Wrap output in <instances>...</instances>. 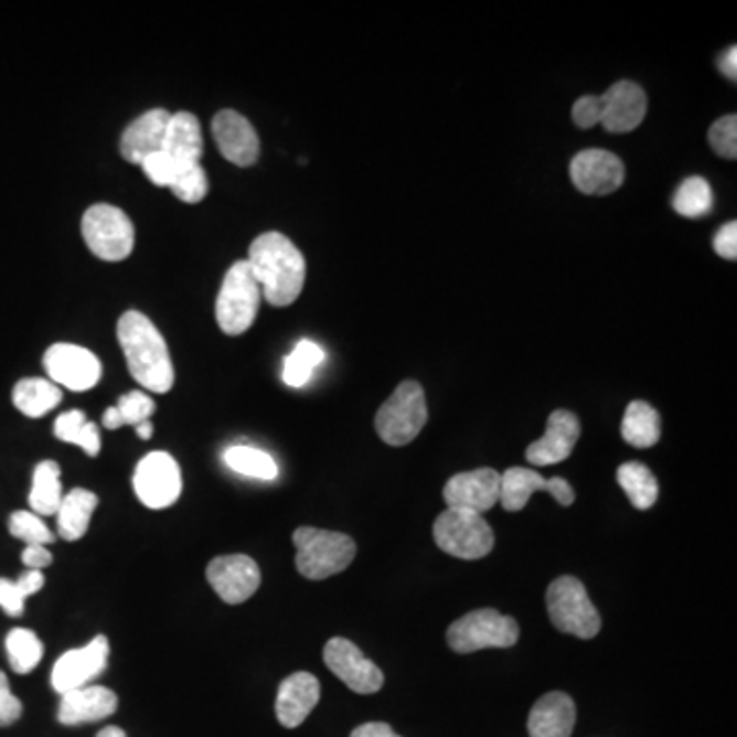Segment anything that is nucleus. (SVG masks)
Listing matches in <instances>:
<instances>
[{
  "label": "nucleus",
  "instance_id": "nucleus-1",
  "mask_svg": "<svg viewBox=\"0 0 737 737\" xmlns=\"http://www.w3.org/2000/svg\"><path fill=\"white\" fill-rule=\"evenodd\" d=\"M246 263L253 269L263 298L270 306L287 308L301 296L306 284V258L285 234H260L250 244Z\"/></svg>",
  "mask_w": 737,
  "mask_h": 737
},
{
  "label": "nucleus",
  "instance_id": "nucleus-2",
  "mask_svg": "<svg viewBox=\"0 0 737 737\" xmlns=\"http://www.w3.org/2000/svg\"><path fill=\"white\" fill-rule=\"evenodd\" d=\"M117 341L128 361L129 375L154 394H167L174 385L169 344L154 322L142 312L129 310L117 322Z\"/></svg>",
  "mask_w": 737,
  "mask_h": 737
},
{
  "label": "nucleus",
  "instance_id": "nucleus-3",
  "mask_svg": "<svg viewBox=\"0 0 737 737\" xmlns=\"http://www.w3.org/2000/svg\"><path fill=\"white\" fill-rule=\"evenodd\" d=\"M296 566L308 580H327L353 564L356 555L355 541L344 533L299 526L293 533Z\"/></svg>",
  "mask_w": 737,
  "mask_h": 737
},
{
  "label": "nucleus",
  "instance_id": "nucleus-4",
  "mask_svg": "<svg viewBox=\"0 0 737 737\" xmlns=\"http://www.w3.org/2000/svg\"><path fill=\"white\" fill-rule=\"evenodd\" d=\"M260 287L246 260H238L227 269L222 289L215 299V320L227 337H241L255 324L260 308Z\"/></svg>",
  "mask_w": 737,
  "mask_h": 737
},
{
  "label": "nucleus",
  "instance_id": "nucleus-5",
  "mask_svg": "<svg viewBox=\"0 0 737 737\" xmlns=\"http://www.w3.org/2000/svg\"><path fill=\"white\" fill-rule=\"evenodd\" d=\"M426 420L428 408L423 385L418 382H402L377 412L375 430L383 442L404 447L420 435Z\"/></svg>",
  "mask_w": 737,
  "mask_h": 737
},
{
  "label": "nucleus",
  "instance_id": "nucleus-6",
  "mask_svg": "<svg viewBox=\"0 0 737 737\" xmlns=\"http://www.w3.org/2000/svg\"><path fill=\"white\" fill-rule=\"evenodd\" d=\"M81 229L88 250L107 263L126 260L136 246V229L128 213L109 203L88 207Z\"/></svg>",
  "mask_w": 737,
  "mask_h": 737
},
{
  "label": "nucleus",
  "instance_id": "nucleus-7",
  "mask_svg": "<svg viewBox=\"0 0 737 737\" xmlns=\"http://www.w3.org/2000/svg\"><path fill=\"white\" fill-rule=\"evenodd\" d=\"M547 610L552 623L569 635L592 639L598 635L602 621L584 584L578 578L562 576L547 588Z\"/></svg>",
  "mask_w": 737,
  "mask_h": 737
},
{
  "label": "nucleus",
  "instance_id": "nucleus-8",
  "mask_svg": "<svg viewBox=\"0 0 737 737\" xmlns=\"http://www.w3.org/2000/svg\"><path fill=\"white\" fill-rule=\"evenodd\" d=\"M435 543L459 559H482L494 547V531L483 514L447 509L432 526Z\"/></svg>",
  "mask_w": 737,
  "mask_h": 737
},
{
  "label": "nucleus",
  "instance_id": "nucleus-9",
  "mask_svg": "<svg viewBox=\"0 0 737 737\" xmlns=\"http://www.w3.org/2000/svg\"><path fill=\"white\" fill-rule=\"evenodd\" d=\"M521 635L519 623L494 609L473 610L457 619L447 641L457 653H473L488 648H512Z\"/></svg>",
  "mask_w": 737,
  "mask_h": 737
},
{
  "label": "nucleus",
  "instance_id": "nucleus-10",
  "mask_svg": "<svg viewBox=\"0 0 737 737\" xmlns=\"http://www.w3.org/2000/svg\"><path fill=\"white\" fill-rule=\"evenodd\" d=\"M133 492L146 509L162 511L172 506L183 492L181 468L167 451L146 455L133 471Z\"/></svg>",
  "mask_w": 737,
  "mask_h": 737
},
{
  "label": "nucleus",
  "instance_id": "nucleus-11",
  "mask_svg": "<svg viewBox=\"0 0 737 737\" xmlns=\"http://www.w3.org/2000/svg\"><path fill=\"white\" fill-rule=\"evenodd\" d=\"M43 367L50 382L68 387L71 392L93 389L103 375L97 355L71 342L52 344L43 355Z\"/></svg>",
  "mask_w": 737,
  "mask_h": 737
},
{
  "label": "nucleus",
  "instance_id": "nucleus-12",
  "mask_svg": "<svg viewBox=\"0 0 737 737\" xmlns=\"http://www.w3.org/2000/svg\"><path fill=\"white\" fill-rule=\"evenodd\" d=\"M324 664L328 670L341 679L351 691L359 695H373L382 691L383 672L367 660L353 641L332 638L324 648Z\"/></svg>",
  "mask_w": 737,
  "mask_h": 737
},
{
  "label": "nucleus",
  "instance_id": "nucleus-13",
  "mask_svg": "<svg viewBox=\"0 0 737 737\" xmlns=\"http://www.w3.org/2000/svg\"><path fill=\"white\" fill-rule=\"evenodd\" d=\"M207 581L212 584L213 592L224 602L242 605L256 595L260 586V569L248 555H220L207 566Z\"/></svg>",
  "mask_w": 737,
  "mask_h": 737
},
{
  "label": "nucleus",
  "instance_id": "nucleus-14",
  "mask_svg": "<svg viewBox=\"0 0 737 737\" xmlns=\"http://www.w3.org/2000/svg\"><path fill=\"white\" fill-rule=\"evenodd\" d=\"M109 660V639L97 635L85 648L71 650L60 655L52 670V686L60 695H66L76 688L88 686L105 672Z\"/></svg>",
  "mask_w": 737,
  "mask_h": 737
},
{
  "label": "nucleus",
  "instance_id": "nucleus-15",
  "mask_svg": "<svg viewBox=\"0 0 737 737\" xmlns=\"http://www.w3.org/2000/svg\"><path fill=\"white\" fill-rule=\"evenodd\" d=\"M535 492H549L562 506H572L576 498L564 478L545 480L535 469L511 468L500 476V502L504 511H523Z\"/></svg>",
  "mask_w": 737,
  "mask_h": 737
},
{
  "label": "nucleus",
  "instance_id": "nucleus-16",
  "mask_svg": "<svg viewBox=\"0 0 737 737\" xmlns=\"http://www.w3.org/2000/svg\"><path fill=\"white\" fill-rule=\"evenodd\" d=\"M569 177L580 193L610 195L623 184V160L607 150H584L572 160Z\"/></svg>",
  "mask_w": 737,
  "mask_h": 737
},
{
  "label": "nucleus",
  "instance_id": "nucleus-17",
  "mask_svg": "<svg viewBox=\"0 0 737 737\" xmlns=\"http://www.w3.org/2000/svg\"><path fill=\"white\" fill-rule=\"evenodd\" d=\"M213 140L222 157L236 167H253L260 157V142L253 124L234 109H224L213 117Z\"/></svg>",
  "mask_w": 737,
  "mask_h": 737
},
{
  "label": "nucleus",
  "instance_id": "nucleus-18",
  "mask_svg": "<svg viewBox=\"0 0 737 737\" xmlns=\"http://www.w3.org/2000/svg\"><path fill=\"white\" fill-rule=\"evenodd\" d=\"M442 496L449 509L483 514L500 502V473L492 468L457 473L445 485Z\"/></svg>",
  "mask_w": 737,
  "mask_h": 737
},
{
  "label": "nucleus",
  "instance_id": "nucleus-19",
  "mask_svg": "<svg viewBox=\"0 0 737 737\" xmlns=\"http://www.w3.org/2000/svg\"><path fill=\"white\" fill-rule=\"evenodd\" d=\"M600 103V126L610 133H627L638 129L648 115V97L641 86L621 81L610 86Z\"/></svg>",
  "mask_w": 737,
  "mask_h": 737
},
{
  "label": "nucleus",
  "instance_id": "nucleus-20",
  "mask_svg": "<svg viewBox=\"0 0 737 737\" xmlns=\"http://www.w3.org/2000/svg\"><path fill=\"white\" fill-rule=\"evenodd\" d=\"M580 420L574 412L555 410L547 420V430L540 440L528 445L526 461L535 468L566 461L580 439Z\"/></svg>",
  "mask_w": 737,
  "mask_h": 737
},
{
  "label": "nucleus",
  "instance_id": "nucleus-21",
  "mask_svg": "<svg viewBox=\"0 0 737 737\" xmlns=\"http://www.w3.org/2000/svg\"><path fill=\"white\" fill-rule=\"evenodd\" d=\"M320 701V682L310 672H296L287 676L275 703V713L279 724L287 729H296L308 719Z\"/></svg>",
  "mask_w": 737,
  "mask_h": 737
},
{
  "label": "nucleus",
  "instance_id": "nucleus-22",
  "mask_svg": "<svg viewBox=\"0 0 737 737\" xmlns=\"http://www.w3.org/2000/svg\"><path fill=\"white\" fill-rule=\"evenodd\" d=\"M117 695L107 686H83L62 695L57 722L62 725L95 724L117 711Z\"/></svg>",
  "mask_w": 737,
  "mask_h": 737
},
{
  "label": "nucleus",
  "instance_id": "nucleus-23",
  "mask_svg": "<svg viewBox=\"0 0 737 737\" xmlns=\"http://www.w3.org/2000/svg\"><path fill=\"white\" fill-rule=\"evenodd\" d=\"M169 119L171 114L167 109H152L133 119L121 136V157L131 164H142L146 158L160 152Z\"/></svg>",
  "mask_w": 737,
  "mask_h": 737
},
{
  "label": "nucleus",
  "instance_id": "nucleus-24",
  "mask_svg": "<svg viewBox=\"0 0 737 737\" xmlns=\"http://www.w3.org/2000/svg\"><path fill=\"white\" fill-rule=\"evenodd\" d=\"M576 725V705L566 693L541 696L528 715V736L569 737Z\"/></svg>",
  "mask_w": 737,
  "mask_h": 737
},
{
  "label": "nucleus",
  "instance_id": "nucleus-25",
  "mask_svg": "<svg viewBox=\"0 0 737 737\" xmlns=\"http://www.w3.org/2000/svg\"><path fill=\"white\" fill-rule=\"evenodd\" d=\"M162 150L177 164H199L203 157V133L197 117L186 111L171 114Z\"/></svg>",
  "mask_w": 737,
  "mask_h": 737
},
{
  "label": "nucleus",
  "instance_id": "nucleus-26",
  "mask_svg": "<svg viewBox=\"0 0 737 737\" xmlns=\"http://www.w3.org/2000/svg\"><path fill=\"white\" fill-rule=\"evenodd\" d=\"M99 504L97 494L85 488H74L71 494L62 498L56 512L57 535L64 541L83 540L90 526L93 512Z\"/></svg>",
  "mask_w": 737,
  "mask_h": 737
},
{
  "label": "nucleus",
  "instance_id": "nucleus-27",
  "mask_svg": "<svg viewBox=\"0 0 737 737\" xmlns=\"http://www.w3.org/2000/svg\"><path fill=\"white\" fill-rule=\"evenodd\" d=\"M62 402V389L42 377L21 380L13 387V404L28 418H42Z\"/></svg>",
  "mask_w": 737,
  "mask_h": 737
},
{
  "label": "nucleus",
  "instance_id": "nucleus-28",
  "mask_svg": "<svg viewBox=\"0 0 737 737\" xmlns=\"http://www.w3.org/2000/svg\"><path fill=\"white\" fill-rule=\"evenodd\" d=\"M621 432L629 445L638 449H650L662 437L660 414L648 402H631L624 410Z\"/></svg>",
  "mask_w": 737,
  "mask_h": 737
},
{
  "label": "nucleus",
  "instance_id": "nucleus-29",
  "mask_svg": "<svg viewBox=\"0 0 737 737\" xmlns=\"http://www.w3.org/2000/svg\"><path fill=\"white\" fill-rule=\"evenodd\" d=\"M60 466L56 461H42L33 469V485L29 492V506L38 516H54L62 502V482Z\"/></svg>",
  "mask_w": 737,
  "mask_h": 737
},
{
  "label": "nucleus",
  "instance_id": "nucleus-30",
  "mask_svg": "<svg viewBox=\"0 0 737 737\" xmlns=\"http://www.w3.org/2000/svg\"><path fill=\"white\" fill-rule=\"evenodd\" d=\"M617 482L623 488L624 494L638 511L652 509L660 494V485L648 466L629 461L617 471Z\"/></svg>",
  "mask_w": 737,
  "mask_h": 737
},
{
  "label": "nucleus",
  "instance_id": "nucleus-31",
  "mask_svg": "<svg viewBox=\"0 0 737 737\" xmlns=\"http://www.w3.org/2000/svg\"><path fill=\"white\" fill-rule=\"evenodd\" d=\"M157 412L154 399L148 396L146 392H129L126 396L119 397L117 404L103 414V426L109 430H117L121 426H140L152 418Z\"/></svg>",
  "mask_w": 737,
  "mask_h": 737
},
{
  "label": "nucleus",
  "instance_id": "nucleus-32",
  "mask_svg": "<svg viewBox=\"0 0 737 737\" xmlns=\"http://www.w3.org/2000/svg\"><path fill=\"white\" fill-rule=\"evenodd\" d=\"M54 435L64 442L81 447L90 457L100 451L99 428L86 418L85 412L71 410L60 414L54 425Z\"/></svg>",
  "mask_w": 737,
  "mask_h": 737
},
{
  "label": "nucleus",
  "instance_id": "nucleus-33",
  "mask_svg": "<svg viewBox=\"0 0 737 737\" xmlns=\"http://www.w3.org/2000/svg\"><path fill=\"white\" fill-rule=\"evenodd\" d=\"M224 461L232 471L263 482H273L279 476L277 461L269 453L248 445H236L226 449Z\"/></svg>",
  "mask_w": 737,
  "mask_h": 737
},
{
  "label": "nucleus",
  "instance_id": "nucleus-34",
  "mask_svg": "<svg viewBox=\"0 0 737 737\" xmlns=\"http://www.w3.org/2000/svg\"><path fill=\"white\" fill-rule=\"evenodd\" d=\"M4 648H7L9 664L17 674H29L42 662V639L29 629H11L4 639Z\"/></svg>",
  "mask_w": 737,
  "mask_h": 737
},
{
  "label": "nucleus",
  "instance_id": "nucleus-35",
  "mask_svg": "<svg viewBox=\"0 0 737 737\" xmlns=\"http://www.w3.org/2000/svg\"><path fill=\"white\" fill-rule=\"evenodd\" d=\"M45 584L40 569H28L19 580L0 578V609L9 617H21L25 610L28 596L40 592Z\"/></svg>",
  "mask_w": 737,
  "mask_h": 737
},
{
  "label": "nucleus",
  "instance_id": "nucleus-36",
  "mask_svg": "<svg viewBox=\"0 0 737 737\" xmlns=\"http://www.w3.org/2000/svg\"><path fill=\"white\" fill-rule=\"evenodd\" d=\"M672 205L688 220L705 217L713 207V189L703 177H691L676 189Z\"/></svg>",
  "mask_w": 737,
  "mask_h": 737
},
{
  "label": "nucleus",
  "instance_id": "nucleus-37",
  "mask_svg": "<svg viewBox=\"0 0 737 737\" xmlns=\"http://www.w3.org/2000/svg\"><path fill=\"white\" fill-rule=\"evenodd\" d=\"M324 361V351L312 341L298 342L291 355L285 359L284 382L289 387H303L312 380L313 368Z\"/></svg>",
  "mask_w": 737,
  "mask_h": 737
},
{
  "label": "nucleus",
  "instance_id": "nucleus-38",
  "mask_svg": "<svg viewBox=\"0 0 737 737\" xmlns=\"http://www.w3.org/2000/svg\"><path fill=\"white\" fill-rule=\"evenodd\" d=\"M169 189L174 193V197L181 199L189 205H195L207 195L210 181H207V174L203 171L201 162L199 164H177V172H174V179Z\"/></svg>",
  "mask_w": 737,
  "mask_h": 737
},
{
  "label": "nucleus",
  "instance_id": "nucleus-39",
  "mask_svg": "<svg viewBox=\"0 0 737 737\" xmlns=\"http://www.w3.org/2000/svg\"><path fill=\"white\" fill-rule=\"evenodd\" d=\"M9 531L14 540H21L25 545H47L56 540L50 526L45 525L42 516H38L35 512H13L9 519Z\"/></svg>",
  "mask_w": 737,
  "mask_h": 737
},
{
  "label": "nucleus",
  "instance_id": "nucleus-40",
  "mask_svg": "<svg viewBox=\"0 0 737 737\" xmlns=\"http://www.w3.org/2000/svg\"><path fill=\"white\" fill-rule=\"evenodd\" d=\"M709 146L722 158H737V117L725 115L709 128Z\"/></svg>",
  "mask_w": 737,
  "mask_h": 737
},
{
  "label": "nucleus",
  "instance_id": "nucleus-41",
  "mask_svg": "<svg viewBox=\"0 0 737 737\" xmlns=\"http://www.w3.org/2000/svg\"><path fill=\"white\" fill-rule=\"evenodd\" d=\"M140 167L146 172V177L158 186H171L174 172H177V162L164 150L146 158Z\"/></svg>",
  "mask_w": 737,
  "mask_h": 737
},
{
  "label": "nucleus",
  "instance_id": "nucleus-42",
  "mask_svg": "<svg viewBox=\"0 0 737 737\" xmlns=\"http://www.w3.org/2000/svg\"><path fill=\"white\" fill-rule=\"evenodd\" d=\"M21 713H23L21 701L13 695L7 674L0 672V727H9L19 722Z\"/></svg>",
  "mask_w": 737,
  "mask_h": 737
},
{
  "label": "nucleus",
  "instance_id": "nucleus-43",
  "mask_svg": "<svg viewBox=\"0 0 737 737\" xmlns=\"http://www.w3.org/2000/svg\"><path fill=\"white\" fill-rule=\"evenodd\" d=\"M572 119L574 124L581 129L595 128L600 124V103L595 95H584L574 103L572 109Z\"/></svg>",
  "mask_w": 737,
  "mask_h": 737
},
{
  "label": "nucleus",
  "instance_id": "nucleus-44",
  "mask_svg": "<svg viewBox=\"0 0 737 737\" xmlns=\"http://www.w3.org/2000/svg\"><path fill=\"white\" fill-rule=\"evenodd\" d=\"M713 246H715V253L722 256V258H727V260H736L737 258V224L736 222H729L725 224L715 241H713Z\"/></svg>",
  "mask_w": 737,
  "mask_h": 737
},
{
  "label": "nucleus",
  "instance_id": "nucleus-45",
  "mask_svg": "<svg viewBox=\"0 0 737 737\" xmlns=\"http://www.w3.org/2000/svg\"><path fill=\"white\" fill-rule=\"evenodd\" d=\"M23 564L29 567V569H40L42 572L43 567L50 566L52 564V553L45 549V545H28L23 549V555H21Z\"/></svg>",
  "mask_w": 737,
  "mask_h": 737
},
{
  "label": "nucleus",
  "instance_id": "nucleus-46",
  "mask_svg": "<svg viewBox=\"0 0 737 737\" xmlns=\"http://www.w3.org/2000/svg\"><path fill=\"white\" fill-rule=\"evenodd\" d=\"M351 737H402L387 724L382 722H371V724L359 725Z\"/></svg>",
  "mask_w": 737,
  "mask_h": 737
},
{
  "label": "nucleus",
  "instance_id": "nucleus-47",
  "mask_svg": "<svg viewBox=\"0 0 737 737\" xmlns=\"http://www.w3.org/2000/svg\"><path fill=\"white\" fill-rule=\"evenodd\" d=\"M722 71H724L727 78L736 81L737 74V47L734 45L727 54H725L724 60H722Z\"/></svg>",
  "mask_w": 737,
  "mask_h": 737
},
{
  "label": "nucleus",
  "instance_id": "nucleus-48",
  "mask_svg": "<svg viewBox=\"0 0 737 737\" xmlns=\"http://www.w3.org/2000/svg\"><path fill=\"white\" fill-rule=\"evenodd\" d=\"M136 432H138V437L142 440H148L152 439V435H154V425L148 420V423H142L140 426H136Z\"/></svg>",
  "mask_w": 737,
  "mask_h": 737
},
{
  "label": "nucleus",
  "instance_id": "nucleus-49",
  "mask_svg": "<svg viewBox=\"0 0 737 737\" xmlns=\"http://www.w3.org/2000/svg\"><path fill=\"white\" fill-rule=\"evenodd\" d=\"M97 737H128L126 736V731L124 729H119V727H105L103 731H99V736Z\"/></svg>",
  "mask_w": 737,
  "mask_h": 737
}]
</instances>
